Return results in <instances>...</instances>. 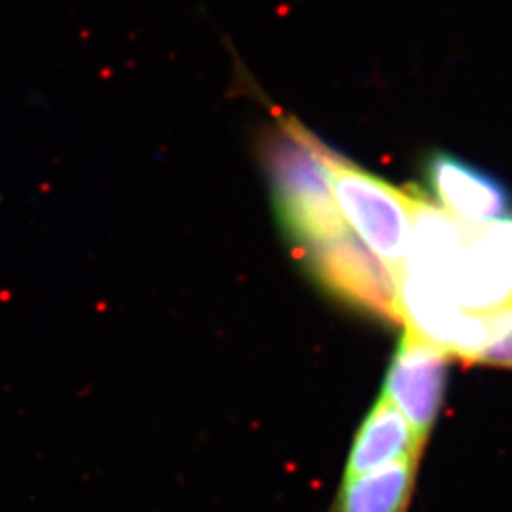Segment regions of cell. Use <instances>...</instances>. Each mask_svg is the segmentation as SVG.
Returning <instances> with one entry per match:
<instances>
[{
    "label": "cell",
    "mask_w": 512,
    "mask_h": 512,
    "mask_svg": "<svg viewBox=\"0 0 512 512\" xmlns=\"http://www.w3.org/2000/svg\"><path fill=\"white\" fill-rule=\"evenodd\" d=\"M260 154L275 220L293 249L348 232L330 184L332 148L294 118H283L264 133Z\"/></svg>",
    "instance_id": "6da1fadb"
},
{
    "label": "cell",
    "mask_w": 512,
    "mask_h": 512,
    "mask_svg": "<svg viewBox=\"0 0 512 512\" xmlns=\"http://www.w3.org/2000/svg\"><path fill=\"white\" fill-rule=\"evenodd\" d=\"M329 171L342 217L366 249L399 279L412 238V188L401 190L334 150Z\"/></svg>",
    "instance_id": "7a4b0ae2"
},
{
    "label": "cell",
    "mask_w": 512,
    "mask_h": 512,
    "mask_svg": "<svg viewBox=\"0 0 512 512\" xmlns=\"http://www.w3.org/2000/svg\"><path fill=\"white\" fill-rule=\"evenodd\" d=\"M311 281L353 310L403 325L399 279L349 232L293 249Z\"/></svg>",
    "instance_id": "3957f363"
},
{
    "label": "cell",
    "mask_w": 512,
    "mask_h": 512,
    "mask_svg": "<svg viewBox=\"0 0 512 512\" xmlns=\"http://www.w3.org/2000/svg\"><path fill=\"white\" fill-rule=\"evenodd\" d=\"M450 355L404 329L385 370L382 395L393 404L425 448L446 397Z\"/></svg>",
    "instance_id": "277c9868"
},
{
    "label": "cell",
    "mask_w": 512,
    "mask_h": 512,
    "mask_svg": "<svg viewBox=\"0 0 512 512\" xmlns=\"http://www.w3.org/2000/svg\"><path fill=\"white\" fill-rule=\"evenodd\" d=\"M423 177L440 209L465 226L482 228L512 219L509 186L459 156L444 150L429 154Z\"/></svg>",
    "instance_id": "5b68a950"
},
{
    "label": "cell",
    "mask_w": 512,
    "mask_h": 512,
    "mask_svg": "<svg viewBox=\"0 0 512 512\" xmlns=\"http://www.w3.org/2000/svg\"><path fill=\"white\" fill-rule=\"evenodd\" d=\"M423 450L410 423L380 393L353 435L340 484L401 461H420Z\"/></svg>",
    "instance_id": "8992f818"
},
{
    "label": "cell",
    "mask_w": 512,
    "mask_h": 512,
    "mask_svg": "<svg viewBox=\"0 0 512 512\" xmlns=\"http://www.w3.org/2000/svg\"><path fill=\"white\" fill-rule=\"evenodd\" d=\"M420 461H401L340 484L330 512H404L416 484Z\"/></svg>",
    "instance_id": "52a82bcc"
},
{
    "label": "cell",
    "mask_w": 512,
    "mask_h": 512,
    "mask_svg": "<svg viewBox=\"0 0 512 512\" xmlns=\"http://www.w3.org/2000/svg\"><path fill=\"white\" fill-rule=\"evenodd\" d=\"M469 365L512 370V306L490 315L488 336Z\"/></svg>",
    "instance_id": "ba28073f"
},
{
    "label": "cell",
    "mask_w": 512,
    "mask_h": 512,
    "mask_svg": "<svg viewBox=\"0 0 512 512\" xmlns=\"http://www.w3.org/2000/svg\"><path fill=\"white\" fill-rule=\"evenodd\" d=\"M488 234L494 241L495 251L501 260L512 293V219L488 226Z\"/></svg>",
    "instance_id": "9c48e42d"
}]
</instances>
